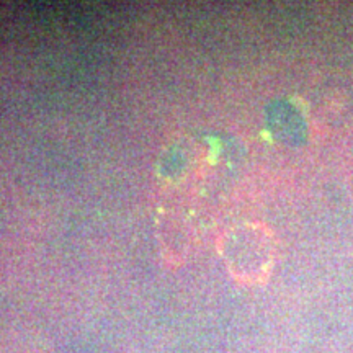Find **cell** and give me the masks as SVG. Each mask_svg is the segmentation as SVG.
Returning a JSON list of instances; mask_svg holds the SVG:
<instances>
[{"label": "cell", "mask_w": 353, "mask_h": 353, "mask_svg": "<svg viewBox=\"0 0 353 353\" xmlns=\"http://www.w3.org/2000/svg\"><path fill=\"white\" fill-rule=\"evenodd\" d=\"M219 249L232 275L249 283L267 276L275 260L273 234L260 224L232 228L224 234Z\"/></svg>", "instance_id": "obj_1"}]
</instances>
